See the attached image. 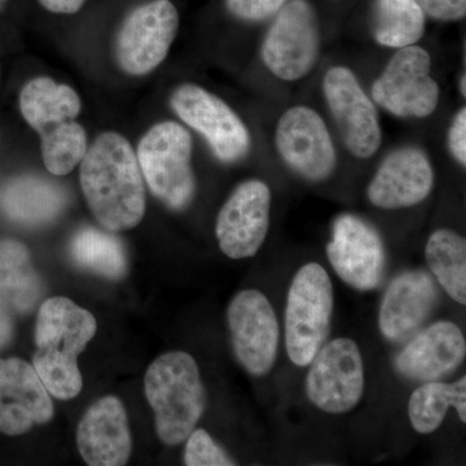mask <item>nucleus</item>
I'll return each mask as SVG.
<instances>
[{
	"label": "nucleus",
	"mask_w": 466,
	"mask_h": 466,
	"mask_svg": "<svg viewBox=\"0 0 466 466\" xmlns=\"http://www.w3.org/2000/svg\"><path fill=\"white\" fill-rule=\"evenodd\" d=\"M271 191L266 183H241L218 214L216 233L220 250L232 259L256 256L266 240Z\"/></svg>",
	"instance_id": "nucleus-14"
},
{
	"label": "nucleus",
	"mask_w": 466,
	"mask_h": 466,
	"mask_svg": "<svg viewBox=\"0 0 466 466\" xmlns=\"http://www.w3.org/2000/svg\"><path fill=\"white\" fill-rule=\"evenodd\" d=\"M460 91H461L462 96L466 95V76H461V81H460Z\"/></svg>",
	"instance_id": "nucleus-35"
},
{
	"label": "nucleus",
	"mask_w": 466,
	"mask_h": 466,
	"mask_svg": "<svg viewBox=\"0 0 466 466\" xmlns=\"http://www.w3.org/2000/svg\"><path fill=\"white\" fill-rule=\"evenodd\" d=\"M42 291L26 248L14 240L0 241V299L18 312H29Z\"/></svg>",
	"instance_id": "nucleus-23"
},
{
	"label": "nucleus",
	"mask_w": 466,
	"mask_h": 466,
	"mask_svg": "<svg viewBox=\"0 0 466 466\" xmlns=\"http://www.w3.org/2000/svg\"><path fill=\"white\" fill-rule=\"evenodd\" d=\"M66 205V191L58 184L35 175L15 177L0 189V208L21 225L45 226L54 222Z\"/></svg>",
	"instance_id": "nucleus-21"
},
{
	"label": "nucleus",
	"mask_w": 466,
	"mask_h": 466,
	"mask_svg": "<svg viewBox=\"0 0 466 466\" xmlns=\"http://www.w3.org/2000/svg\"><path fill=\"white\" fill-rule=\"evenodd\" d=\"M327 256L336 274L355 289H375L381 283L385 267L382 241L360 218L346 214L336 220Z\"/></svg>",
	"instance_id": "nucleus-15"
},
{
	"label": "nucleus",
	"mask_w": 466,
	"mask_h": 466,
	"mask_svg": "<svg viewBox=\"0 0 466 466\" xmlns=\"http://www.w3.org/2000/svg\"><path fill=\"white\" fill-rule=\"evenodd\" d=\"M43 8L57 15H75L87 0H38Z\"/></svg>",
	"instance_id": "nucleus-33"
},
{
	"label": "nucleus",
	"mask_w": 466,
	"mask_h": 466,
	"mask_svg": "<svg viewBox=\"0 0 466 466\" xmlns=\"http://www.w3.org/2000/svg\"><path fill=\"white\" fill-rule=\"evenodd\" d=\"M94 315L66 297H54L41 306L36 318L33 368L52 397L76 398L84 380L76 359L96 334Z\"/></svg>",
	"instance_id": "nucleus-2"
},
{
	"label": "nucleus",
	"mask_w": 466,
	"mask_h": 466,
	"mask_svg": "<svg viewBox=\"0 0 466 466\" xmlns=\"http://www.w3.org/2000/svg\"><path fill=\"white\" fill-rule=\"evenodd\" d=\"M54 404L33 366L21 359H0V431L27 433L51 421Z\"/></svg>",
	"instance_id": "nucleus-16"
},
{
	"label": "nucleus",
	"mask_w": 466,
	"mask_h": 466,
	"mask_svg": "<svg viewBox=\"0 0 466 466\" xmlns=\"http://www.w3.org/2000/svg\"><path fill=\"white\" fill-rule=\"evenodd\" d=\"M425 32V14L416 0H376L373 34L379 45L403 48L415 45Z\"/></svg>",
	"instance_id": "nucleus-27"
},
{
	"label": "nucleus",
	"mask_w": 466,
	"mask_h": 466,
	"mask_svg": "<svg viewBox=\"0 0 466 466\" xmlns=\"http://www.w3.org/2000/svg\"><path fill=\"white\" fill-rule=\"evenodd\" d=\"M275 142L285 164L306 179L320 182L336 168V149L327 125L308 106H293L284 113Z\"/></svg>",
	"instance_id": "nucleus-13"
},
{
	"label": "nucleus",
	"mask_w": 466,
	"mask_h": 466,
	"mask_svg": "<svg viewBox=\"0 0 466 466\" xmlns=\"http://www.w3.org/2000/svg\"><path fill=\"white\" fill-rule=\"evenodd\" d=\"M334 306L333 285L318 263H309L291 281L285 309V345L296 366L306 367L325 341Z\"/></svg>",
	"instance_id": "nucleus-5"
},
{
	"label": "nucleus",
	"mask_w": 466,
	"mask_h": 466,
	"mask_svg": "<svg viewBox=\"0 0 466 466\" xmlns=\"http://www.w3.org/2000/svg\"><path fill=\"white\" fill-rule=\"evenodd\" d=\"M306 394L324 412H350L364 391V366L357 342L337 339L319 350L312 359Z\"/></svg>",
	"instance_id": "nucleus-10"
},
{
	"label": "nucleus",
	"mask_w": 466,
	"mask_h": 466,
	"mask_svg": "<svg viewBox=\"0 0 466 466\" xmlns=\"http://www.w3.org/2000/svg\"><path fill=\"white\" fill-rule=\"evenodd\" d=\"M79 180L91 213L110 232L127 231L146 214V187L137 153L124 135L106 131L88 147Z\"/></svg>",
	"instance_id": "nucleus-1"
},
{
	"label": "nucleus",
	"mask_w": 466,
	"mask_h": 466,
	"mask_svg": "<svg viewBox=\"0 0 466 466\" xmlns=\"http://www.w3.org/2000/svg\"><path fill=\"white\" fill-rule=\"evenodd\" d=\"M320 33L308 0H290L278 12L262 45V60L283 81L302 79L317 64Z\"/></svg>",
	"instance_id": "nucleus-7"
},
{
	"label": "nucleus",
	"mask_w": 466,
	"mask_h": 466,
	"mask_svg": "<svg viewBox=\"0 0 466 466\" xmlns=\"http://www.w3.org/2000/svg\"><path fill=\"white\" fill-rule=\"evenodd\" d=\"M179 24V14L170 0H152L133 9L116 34L118 66L133 76L157 69L170 52Z\"/></svg>",
	"instance_id": "nucleus-6"
},
{
	"label": "nucleus",
	"mask_w": 466,
	"mask_h": 466,
	"mask_svg": "<svg viewBox=\"0 0 466 466\" xmlns=\"http://www.w3.org/2000/svg\"><path fill=\"white\" fill-rule=\"evenodd\" d=\"M450 407L466 422V377L453 383L429 381L410 395L408 416L420 434H431L443 422Z\"/></svg>",
	"instance_id": "nucleus-24"
},
{
	"label": "nucleus",
	"mask_w": 466,
	"mask_h": 466,
	"mask_svg": "<svg viewBox=\"0 0 466 466\" xmlns=\"http://www.w3.org/2000/svg\"><path fill=\"white\" fill-rule=\"evenodd\" d=\"M426 262L451 299L466 303V241L451 229H438L426 244Z\"/></svg>",
	"instance_id": "nucleus-25"
},
{
	"label": "nucleus",
	"mask_w": 466,
	"mask_h": 466,
	"mask_svg": "<svg viewBox=\"0 0 466 466\" xmlns=\"http://www.w3.org/2000/svg\"><path fill=\"white\" fill-rule=\"evenodd\" d=\"M287 0H226L233 16L245 21H260L278 14Z\"/></svg>",
	"instance_id": "nucleus-30"
},
{
	"label": "nucleus",
	"mask_w": 466,
	"mask_h": 466,
	"mask_svg": "<svg viewBox=\"0 0 466 466\" xmlns=\"http://www.w3.org/2000/svg\"><path fill=\"white\" fill-rule=\"evenodd\" d=\"M70 251L76 265L103 278L116 280L127 271V259L121 240L112 233L95 227L79 229L73 238Z\"/></svg>",
	"instance_id": "nucleus-26"
},
{
	"label": "nucleus",
	"mask_w": 466,
	"mask_h": 466,
	"mask_svg": "<svg viewBox=\"0 0 466 466\" xmlns=\"http://www.w3.org/2000/svg\"><path fill=\"white\" fill-rule=\"evenodd\" d=\"M18 103L24 119L38 135L76 119L82 110L78 92L70 86L57 84L50 76H36L27 82Z\"/></svg>",
	"instance_id": "nucleus-22"
},
{
	"label": "nucleus",
	"mask_w": 466,
	"mask_h": 466,
	"mask_svg": "<svg viewBox=\"0 0 466 466\" xmlns=\"http://www.w3.org/2000/svg\"><path fill=\"white\" fill-rule=\"evenodd\" d=\"M449 148L460 165H466V109L460 110L449 131Z\"/></svg>",
	"instance_id": "nucleus-32"
},
{
	"label": "nucleus",
	"mask_w": 466,
	"mask_h": 466,
	"mask_svg": "<svg viewBox=\"0 0 466 466\" xmlns=\"http://www.w3.org/2000/svg\"><path fill=\"white\" fill-rule=\"evenodd\" d=\"M144 388L159 440L167 446L182 443L195 431L207 401L195 359L184 351L161 355L147 370Z\"/></svg>",
	"instance_id": "nucleus-3"
},
{
	"label": "nucleus",
	"mask_w": 466,
	"mask_h": 466,
	"mask_svg": "<svg viewBox=\"0 0 466 466\" xmlns=\"http://www.w3.org/2000/svg\"><path fill=\"white\" fill-rule=\"evenodd\" d=\"M177 116L207 140L218 159L226 164L240 161L250 147L249 131L225 101L201 86L186 84L170 97Z\"/></svg>",
	"instance_id": "nucleus-9"
},
{
	"label": "nucleus",
	"mask_w": 466,
	"mask_h": 466,
	"mask_svg": "<svg viewBox=\"0 0 466 466\" xmlns=\"http://www.w3.org/2000/svg\"><path fill=\"white\" fill-rule=\"evenodd\" d=\"M39 137L43 164L56 177L72 173L88 149L87 133L76 119L55 126Z\"/></svg>",
	"instance_id": "nucleus-28"
},
{
	"label": "nucleus",
	"mask_w": 466,
	"mask_h": 466,
	"mask_svg": "<svg viewBox=\"0 0 466 466\" xmlns=\"http://www.w3.org/2000/svg\"><path fill=\"white\" fill-rule=\"evenodd\" d=\"M437 299V287L426 272L398 276L386 290L380 309L381 333L389 341H404L424 323Z\"/></svg>",
	"instance_id": "nucleus-20"
},
{
	"label": "nucleus",
	"mask_w": 466,
	"mask_h": 466,
	"mask_svg": "<svg viewBox=\"0 0 466 466\" xmlns=\"http://www.w3.org/2000/svg\"><path fill=\"white\" fill-rule=\"evenodd\" d=\"M193 140L174 121L156 124L143 135L137 158L150 192L171 210H184L196 191L192 170Z\"/></svg>",
	"instance_id": "nucleus-4"
},
{
	"label": "nucleus",
	"mask_w": 466,
	"mask_h": 466,
	"mask_svg": "<svg viewBox=\"0 0 466 466\" xmlns=\"http://www.w3.org/2000/svg\"><path fill=\"white\" fill-rule=\"evenodd\" d=\"M229 332L233 351L253 376H265L278 355L279 323L274 309L258 290H242L229 303Z\"/></svg>",
	"instance_id": "nucleus-12"
},
{
	"label": "nucleus",
	"mask_w": 466,
	"mask_h": 466,
	"mask_svg": "<svg viewBox=\"0 0 466 466\" xmlns=\"http://www.w3.org/2000/svg\"><path fill=\"white\" fill-rule=\"evenodd\" d=\"M12 320L9 318L7 303L0 299V348L11 339Z\"/></svg>",
	"instance_id": "nucleus-34"
},
{
	"label": "nucleus",
	"mask_w": 466,
	"mask_h": 466,
	"mask_svg": "<svg viewBox=\"0 0 466 466\" xmlns=\"http://www.w3.org/2000/svg\"><path fill=\"white\" fill-rule=\"evenodd\" d=\"M76 446L87 465L127 464L133 441L127 413L118 398H101L86 410L76 431Z\"/></svg>",
	"instance_id": "nucleus-17"
},
{
	"label": "nucleus",
	"mask_w": 466,
	"mask_h": 466,
	"mask_svg": "<svg viewBox=\"0 0 466 466\" xmlns=\"http://www.w3.org/2000/svg\"><path fill=\"white\" fill-rule=\"evenodd\" d=\"M466 342L458 325L438 321L417 334L395 360L401 376L429 382L450 375L464 361Z\"/></svg>",
	"instance_id": "nucleus-19"
},
{
	"label": "nucleus",
	"mask_w": 466,
	"mask_h": 466,
	"mask_svg": "<svg viewBox=\"0 0 466 466\" xmlns=\"http://www.w3.org/2000/svg\"><path fill=\"white\" fill-rule=\"evenodd\" d=\"M7 2L8 0H0V12H2L3 9H5V5H7Z\"/></svg>",
	"instance_id": "nucleus-36"
},
{
	"label": "nucleus",
	"mask_w": 466,
	"mask_h": 466,
	"mask_svg": "<svg viewBox=\"0 0 466 466\" xmlns=\"http://www.w3.org/2000/svg\"><path fill=\"white\" fill-rule=\"evenodd\" d=\"M323 90L346 148L355 157H372L381 147V127L357 76L348 67L334 66L324 76Z\"/></svg>",
	"instance_id": "nucleus-11"
},
{
	"label": "nucleus",
	"mask_w": 466,
	"mask_h": 466,
	"mask_svg": "<svg viewBox=\"0 0 466 466\" xmlns=\"http://www.w3.org/2000/svg\"><path fill=\"white\" fill-rule=\"evenodd\" d=\"M431 70V55L424 48L413 45L400 48L373 84V99L381 108L400 118L433 115L441 91Z\"/></svg>",
	"instance_id": "nucleus-8"
},
{
	"label": "nucleus",
	"mask_w": 466,
	"mask_h": 466,
	"mask_svg": "<svg viewBox=\"0 0 466 466\" xmlns=\"http://www.w3.org/2000/svg\"><path fill=\"white\" fill-rule=\"evenodd\" d=\"M434 173L428 156L417 148L391 152L379 167L367 195L377 208L415 207L431 195Z\"/></svg>",
	"instance_id": "nucleus-18"
},
{
	"label": "nucleus",
	"mask_w": 466,
	"mask_h": 466,
	"mask_svg": "<svg viewBox=\"0 0 466 466\" xmlns=\"http://www.w3.org/2000/svg\"><path fill=\"white\" fill-rule=\"evenodd\" d=\"M416 3L435 20H461L466 15V0H416Z\"/></svg>",
	"instance_id": "nucleus-31"
},
{
	"label": "nucleus",
	"mask_w": 466,
	"mask_h": 466,
	"mask_svg": "<svg viewBox=\"0 0 466 466\" xmlns=\"http://www.w3.org/2000/svg\"><path fill=\"white\" fill-rule=\"evenodd\" d=\"M184 462L188 466H229L236 465L228 455L211 440L204 429L193 431L187 438Z\"/></svg>",
	"instance_id": "nucleus-29"
}]
</instances>
